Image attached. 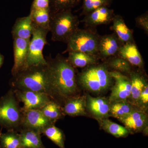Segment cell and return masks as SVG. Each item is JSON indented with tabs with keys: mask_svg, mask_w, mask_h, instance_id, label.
<instances>
[{
	"mask_svg": "<svg viewBox=\"0 0 148 148\" xmlns=\"http://www.w3.org/2000/svg\"><path fill=\"white\" fill-rule=\"evenodd\" d=\"M46 60L51 70L56 98H62L64 101L76 95L77 90V76L75 68L67 58L58 54L55 58L49 56Z\"/></svg>",
	"mask_w": 148,
	"mask_h": 148,
	"instance_id": "cell-2",
	"label": "cell"
},
{
	"mask_svg": "<svg viewBox=\"0 0 148 148\" xmlns=\"http://www.w3.org/2000/svg\"><path fill=\"white\" fill-rule=\"evenodd\" d=\"M0 148H23L19 133L14 130L0 132Z\"/></svg>",
	"mask_w": 148,
	"mask_h": 148,
	"instance_id": "cell-27",
	"label": "cell"
},
{
	"mask_svg": "<svg viewBox=\"0 0 148 148\" xmlns=\"http://www.w3.org/2000/svg\"><path fill=\"white\" fill-rule=\"evenodd\" d=\"M119 56L127 61L130 65L141 67L143 66V58L134 42L125 43L120 47Z\"/></svg>",
	"mask_w": 148,
	"mask_h": 148,
	"instance_id": "cell-18",
	"label": "cell"
},
{
	"mask_svg": "<svg viewBox=\"0 0 148 148\" xmlns=\"http://www.w3.org/2000/svg\"><path fill=\"white\" fill-rule=\"evenodd\" d=\"M110 74L114 84L111 88L108 98L110 103L115 101H127L131 94V80L128 77L119 72L112 71Z\"/></svg>",
	"mask_w": 148,
	"mask_h": 148,
	"instance_id": "cell-9",
	"label": "cell"
},
{
	"mask_svg": "<svg viewBox=\"0 0 148 148\" xmlns=\"http://www.w3.org/2000/svg\"><path fill=\"white\" fill-rule=\"evenodd\" d=\"M32 38L29 44V53L27 58V68L29 66L47 64L44 57L42 51L47 44V36L48 30L33 26Z\"/></svg>",
	"mask_w": 148,
	"mask_h": 148,
	"instance_id": "cell-7",
	"label": "cell"
},
{
	"mask_svg": "<svg viewBox=\"0 0 148 148\" xmlns=\"http://www.w3.org/2000/svg\"><path fill=\"white\" fill-rule=\"evenodd\" d=\"M23 117V111L19 102L11 88L0 98V125L2 129L19 132Z\"/></svg>",
	"mask_w": 148,
	"mask_h": 148,
	"instance_id": "cell-4",
	"label": "cell"
},
{
	"mask_svg": "<svg viewBox=\"0 0 148 148\" xmlns=\"http://www.w3.org/2000/svg\"><path fill=\"white\" fill-rule=\"evenodd\" d=\"M114 16L113 10L108 7H101L86 15L80 22L89 27H95L109 24L112 21Z\"/></svg>",
	"mask_w": 148,
	"mask_h": 148,
	"instance_id": "cell-14",
	"label": "cell"
},
{
	"mask_svg": "<svg viewBox=\"0 0 148 148\" xmlns=\"http://www.w3.org/2000/svg\"><path fill=\"white\" fill-rule=\"evenodd\" d=\"M4 60V57L0 53V68L1 67L3 64Z\"/></svg>",
	"mask_w": 148,
	"mask_h": 148,
	"instance_id": "cell-35",
	"label": "cell"
},
{
	"mask_svg": "<svg viewBox=\"0 0 148 148\" xmlns=\"http://www.w3.org/2000/svg\"><path fill=\"white\" fill-rule=\"evenodd\" d=\"M13 39L14 63L11 71L13 77L16 75L18 72L27 68L29 44L31 40H26L19 38Z\"/></svg>",
	"mask_w": 148,
	"mask_h": 148,
	"instance_id": "cell-11",
	"label": "cell"
},
{
	"mask_svg": "<svg viewBox=\"0 0 148 148\" xmlns=\"http://www.w3.org/2000/svg\"><path fill=\"white\" fill-rule=\"evenodd\" d=\"M129 74L131 80V94L129 98L132 101L131 104L136 105L141 92L148 83L139 73L131 71Z\"/></svg>",
	"mask_w": 148,
	"mask_h": 148,
	"instance_id": "cell-22",
	"label": "cell"
},
{
	"mask_svg": "<svg viewBox=\"0 0 148 148\" xmlns=\"http://www.w3.org/2000/svg\"><path fill=\"white\" fill-rule=\"evenodd\" d=\"M81 15L85 16L88 14L101 7L110 5L113 0H82Z\"/></svg>",
	"mask_w": 148,
	"mask_h": 148,
	"instance_id": "cell-31",
	"label": "cell"
},
{
	"mask_svg": "<svg viewBox=\"0 0 148 148\" xmlns=\"http://www.w3.org/2000/svg\"><path fill=\"white\" fill-rule=\"evenodd\" d=\"M107 66L113 70V71L121 73L130 74L131 71L130 64L125 59L119 57H114L106 62Z\"/></svg>",
	"mask_w": 148,
	"mask_h": 148,
	"instance_id": "cell-30",
	"label": "cell"
},
{
	"mask_svg": "<svg viewBox=\"0 0 148 148\" xmlns=\"http://www.w3.org/2000/svg\"><path fill=\"white\" fill-rule=\"evenodd\" d=\"M10 83L12 89L46 93L57 102L51 70L47 62L45 65L27 67L13 77Z\"/></svg>",
	"mask_w": 148,
	"mask_h": 148,
	"instance_id": "cell-1",
	"label": "cell"
},
{
	"mask_svg": "<svg viewBox=\"0 0 148 148\" xmlns=\"http://www.w3.org/2000/svg\"><path fill=\"white\" fill-rule=\"evenodd\" d=\"M23 148H45L41 140V134L32 130L22 129L19 131Z\"/></svg>",
	"mask_w": 148,
	"mask_h": 148,
	"instance_id": "cell-21",
	"label": "cell"
},
{
	"mask_svg": "<svg viewBox=\"0 0 148 148\" xmlns=\"http://www.w3.org/2000/svg\"><path fill=\"white\" fill-rule=\"evenodd\" d=\"M130 133L144 131L148 127V115L146 111L137 108L127 116L119 120Z\"/></svg>",
	"mask_w": 148,
	"mask_h": 148,
	"instance_id": "cell-13",
	"label": "cell"
},
{
	"mask_svg": "<svg viewBox=\"0 0 148 148\" xmlns=\"http://www.w3.org/2000/svg\"><path fill=\"white\" fill-rule=\"evenodd\" d=\"M136 24L141 29H143L147 33H148V12L138 16L135 18Z\"/></svg>",
	"mask_w": 148,
	"mask_h": 148,
	"instance_id": "cell-33",
	"label": "cell"
},
{
	"mask_svg": "<svg viewBox=\"0 0 148 148\" xmlns=\"http://www.w3.org/2000/svg\"><path fill=\"white\" fill-rule=\"evenodd\" d=\"M98 121L101 128L116 138H125L130 134L126 127L111 121L108 118L98 120Z\"/></svg>",
	"mask_w": 148,
	"mask_h": 148,
	"instance_id": "cell-25",
	"label": "cell"
},
{
	"mask_svg": "<svg viewBox=\"0 0 148 148\" xmlns=\"http://www.w3.org/2000/svg\"><path fill=\"white\" fill-rule=\"evenodd\" d=\"M23 111L21 129L32 130L42 134L46 128L55 123L44 116L39 110H30Z\"/></svg>",
	"mask_w": 148,
	"mask_h": 148,
	"instance_id": "cell-10",
	"label": "cell"
},
{
	"mask_svg": "<svg viewBox=\"0 0 148 148\" xmlns=\"http://www.w3.org/2000/svg\"><path fill=\"white\" fill-rule=\"evenodd\" d=\"M39 110L45 116L54 123L64 115L62 107L53 100H51Z\"/></svg>",
	"mask_w": 148,
	"mask_h": 148,
	"instance_id": "cell-26",
	"label": "cell"
},
{
	"mask_svg": "<svg viewBox=\"0 0 148 148\" xmlns=\"http://www.w3.org/2000/svg\"><path fill=\"white\" fill-rule=\"evenodd\" d=\"M106 63L86 67L79 75L77 82L88 91L101 93L112 86L113 79Z\"/></svg>",
	"mask_w": 148,
	"mask_h": 148,
	"instance_id": "cell-3",
	"label": "cell"
},
{
	"mask_svg": "<svg viewBox=\"0 0 148 148\" xmlns=\"http://www.w3.org/2000/svg\"><path fill=\"white\" fill-rule=\"evenodd\" d=\"M100 38L91 30L78 29L68 40L64 53L76 51L98 55Z\"/></svg>",
	"mask_w": 148,
	"mask_h": 148,
	"instance_id": "cell-6",
	"label": "cell"
},
{
	"mask_svg": "<svg viewBox=\"0 0 148 148\" xmlns=\"http://www.w3.org/2000/svg\"><path fill=\"white\" fill-rule=\"evenodd\" d=\"M137 109L134 105L127 102V101L112 102L110 115L119 120L127 116Z\"/></svg>",
	"mask_w": 148,
	"mask_h": 148,
	"instance_id": "cell-23",
	"label": "cell"
},
{
	"mask_svg": "<svg viewBox=\"0 0 148 148\" xmlns=\"http://www.w3.org/2000/svg\"><path fill=\"white\" fill-rule=\"evenodd\" d=\"M50 0H34L31 10L49 8Z\"/></svg>",
	"mask_w": 148,
	"mask_h": 148,
	"instance_id": "cell-34",
	"label": "cell"
},
{
	"mask_svg": "<svg viewBox=\"0 0 148 148\" xmlns=\"http://www.w3.org/2000/svg\"><path fill=\"white\" fill-rule=\"evenodd\" d=\"M136 105L140 110L146 111L148 108V85L145 86L141 92Z\"/></svg>",
	"mask_w": 148,
	"mask_h": 148,
	"instance_id": "cell-32",
	"label": "cell"
},
{
	"mask_svg": "<svg viewBox=\"0 0 148 148\" xmlns=\"http://www.w3.org/2000/svg\"><path fill=\"white\" fill-rule=\"evenodd\" d=\"M67 58L70 64L74 68H84L98 64L99 57L93 55L81 52H69Z\"/></svg>",
	"mask_w": 148,
	"mask_h": 148,
	"instance_id": "cell-19",
	"label": "cell"
},
{
	"mask_svg": "<svg viewBox=\"0 0 148 148\" xmlns=\"http://www.w3.org/2000/svg\"><path fill=\"white\" fill-rule=\"evenodd\" d=\"M82 0H50L49 3L50 16L76 6Z\"/></svg>",
	"mask_w": 148,
	"mask_h": 148,
	"instance_id": "cell-28",
	"label": "cell"
},
{
	"mask_svg": "<svg viewBox=\"0 0 148 148\" xmlns=\"http://www.w3.org/2000/svg\"><path fill=\"white\" fill-rule=\"evenodd\" d=\"M33 27L32 18L28 16L20 17L16 19L12 30L13 38H19L26 40H31Z\"/></svg>",
	"mask_w": 148,
	"mask_h": 148,
	"instance_id": "cell-17",
	"label": "cell"
},
{
	"mask_svg": "<svg viewBox=\"0 0 148 148\" xmlns=\"http://www.w3.org/2000/svg\"><path fill=\"white\" fill-rule=\"evenodd\" d=\"M111 29L114 32L122 43L133 42L132 32L125 24L123 18L119 15H115Z\"/></svg>",
	"mask_w": 148,
	"mask_h": 148,
	"instance_id": "cell-20",
	"label": "cell"
},
{
	"mask_svg": "<svg viewBox=\"0 0 148 148\" xmlns=\"http://www.w3.org/2000/svg\"><path fill=\"white\" fill-rule=\"evenodd\" d=\"M42 134L51 140L59 148H66L65 147V136L61 130L52 124L46 128Z\"/></svg>",
	"mask_w": 148,
	"mask_h": 148,
	"instance_id": "cell-29",
	"label": "cell"
},
{
	"mask_svg": "<svg viewBox=\"0 0 148 148\" xmlns=\"http://www.w3.org/2000/svg\"><path fill=\"white\" fill-rule=\"evenodd\" d=\"M80 21L72 10L61 12L51 15L49 32L51 40L67 43L72 35L79 29Z\"/></svg>",
	"mask_w": 148,
	"mask_h": 148,
	"instance_id": "cell-5",
	"label": "cell"
},
{
	"mask_svg": "<svg viewBox=\"0 0 148 148\" xmlns=\"http://www.w3.org/2000/svg\"><path fill=\"white\" fill-rule=\"evenodd\" d=\"M13 90L19 103H23V106L21 107L23 111L40 110L51 100H53L49 95L42 92L17 89Z\"/></svg>",
	"mask_w": 148,
	"mask_h": 148,
	"instance_id": "cell-8",
	"label": "cell"
},
{
	"mask_svg": "<svg viewBox=\"0 0 148 148\" xmlns=\"http://www.w3.org/2000/svg\"><path fill=\"white\" fill-rule=\"evenodd\" d=\"M120 42L115 34L100 36L98 56L106 58L115 55L118 53L120 47L121 46Z\"/></svg>",
	"mask_w": 148,
	"mask_h": 148,
	"instance_id": "cell-15",
	"label": "cell"
},
{
	"mask_svg": "<svg viewBox=\"0 0 148 148\" xmlns=\"http://www.w3.org/2000/svg\"><path fill=\"white\" fill-rule=\"evenodd\" d=\"M30 14L33 26L49 31L50 16L49 8L31 10Z\"/></svg>",
	"mask_w": 148,
	"mask_h": 148,
	"instance_id": "cell-24",
	"label": "cell"
},
{
	"mask_svg": "<svg viewBox=\"0 0 148 148\" xmlns=\"http://www.w3.org/2000/svg\"><path fill=\"white\" fill-rule=\"evenodd\" d=\"M110 102L106 97H93L89 95L86 96V112L97 120L110 116Z\"/></svg>",
	"mask_w": 148,
	"mask_h": 148,
	"instance_id": "cell-12",
	"label": "cell"
},
{
	"mask_svg": "<svg viewBox=\"0 0 148 148\" xmlns=\"http://www.w3.org/2000/svg\"><path fill=\"white\" fill-rule=\"evenodd\" d=\"M64 115L71 116H85L86 110V96H75L69 97L64 100L62 107Z\"/></svg>",
	"mask_w": 148,
	"mask_h": 148,
	"instance_id": "cell-16",
	"label": "cell"
}]
</instances>
